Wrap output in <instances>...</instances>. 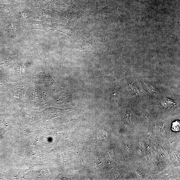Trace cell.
<instances>
[{
    "label": "cell",
    "instance_id": "2",
    "mask_svg": "<svg viewBox=\"0 0 180 180\" xmlns=\"http://www.w3.org/2000/svg\"><path fill=\"white\" fill-rule=\"evenodd\" d=\"M173 130L175 131H179L180 128V123L178 121H176L173 122L172 126Z\"/></svg>",
    "mask_w": 180,
    "mask_h": 180
},
{
    "label": "cell",
    "instance_id": "1",
    "mask_svg": "<svg viewBox=\"0 0 180 180\" xmlns=\"http://www.w3.org/2000/svg\"><path fill=\"white\" fill-rule=\"evenodd\" d=\"M161 104L165 108H172L176 104L172 100L169 99H165L161 102Z\"/></svg>",
    "mask_w": 180,
    "mask_h": 180
}]
</instances>
